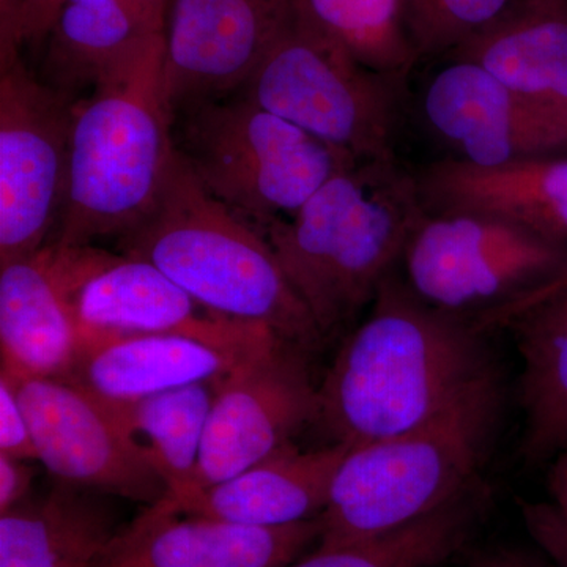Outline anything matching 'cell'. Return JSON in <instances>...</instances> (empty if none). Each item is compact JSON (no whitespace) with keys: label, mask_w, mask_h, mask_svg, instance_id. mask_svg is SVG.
Listing matches in <instances>:
<instances>
[{"label":"cell","mask_w":567,"mask_h":567,"mask_svg":"<svg viewBox=\"0 0 567 567\" xmlns=\"http://www.w3.org/2000/svg\"><path fill=\"white\" fill-rule=\"evenodd\" d=\"M306 357L298 347L274 339L219 380L199 464L183 492L238 475L292 446L295 436L316 424L319 386Z\"/></svg>","instance_id":"10"},{"label":"cell","mask_w":567,"mask_h":567,"mask_svg":"<svg viewBox=\"0 0 567 567\" xmlns=\"http://www.w3.org/2000/svg\"><path fill=\"white\" fill-rule=\"evenodd\" d=\"M520 2L527 3V6L550 7L563 6V3H567V0H520Z\"/></svg>","instance_id":"36"},{"label":"cell","mask_w":567,"mask_h":567,"mask_svg":"<svg viewBox=\"0 0 567 567\" xmlns=\"http://www.w3.org/2000/svg\"><path fill=\"white\" fill-rule=\"evenodd\" d=\"M0 454L21 461H39L31 424L17 386L0 371Z\"/></svg>","instance_id":"28"},{"label":"cell","mask_w":567,"mask_h":567,"mask_svg":"<svg viewBox=\"0 0 567 567\" xmlns=\"http://www.w3.org/2000/svg\"><path fill=\"white\" fill-rule=\"evenodd\" d=\"M476 567H546L537 559L513 548H496L477 561Z\"/></svg>","instance_id":"33"},{"label":"cell","mask_w":567,"mask_h":567,"mask_svg":"<svg viewBox=\"0 0 567 567\" xmlns=\"http://www.w3.org/2000/svg\"><path fill=\"white\" fill-rule=\"evenodd\" d=\"M117 532L103 494L58 481L0 514V567H91Z\"/></svg>","instance_id":"21"},{"label":"cell","mask_w":567,"mask_h":567,"mask_svg":"<svg viewBox=\"0 0 567 567\" xmlns=\"http://www.w3.org/2000/svg\"><path fill=\"white\" fill-rule=\"evenodd\" d=\"M399 84L354 61L292 9L238 93L357 162H394Z\"/></svg>","instance_id":"7"},{"label":"cell","mask_w":567,"mask_h":567,"mask_svg":"<svg viewBox=\"0 0 567 567\" xmlns=\"http://www.w3.org/2000/svg\"><path fill=\"white\" fill-rule=\"evenodd\" d=\"M175 114V147L197 181L260 234L360 163L240 93Z\"/></svg>","instance_id":"6"},{"label":"cell","mask_w":567,"mask_h":567,"mask_svg":"<svg viewBox=\"0 0 567 567\" xmlns=\"http://www.w3.org/2000/svg\"><path fill=\"white\" fill-rule=\"evenodd\" d=\"M219 380L175 388L133 405H110L166 481V495L192 486Z\"/></svg>","instance_id":"24"},{"label":"cell","mask_w":567,"mask_h":567,"mask_svg":"<svg viewBox=\"0 0 567 567\" xmlns=\"http://www.w3.org/2000/svg\"><path fill=\"white\" fill-rule=\"evenodd\" d=\"M21 0H0V54L20 52L18 37L20 25Z\"/></svg>","instance_id":"32"},{"label":"cell","mask_w":567,"mask_h":567,"mask_svg":"<svg viewBox=\"0 0 567 567\" xmlns=\"http://www.w3.org/2000/svg\"><path fill=\"white\" fill-rule=\"evenodd\" d=\"M502 412L496 375L401 434L349 447L336 470L317 546L404 528L475 491Z\"/></svg>","instance_id":"5"},{"label":"cell","mask_w":567,"mask_h":567,"mask_svg":"<svg viewBox=\"0 0 567 567\" xmlns=\"http://www.w3.org/2000/svg\"><path fill=\"white\" fill-rule=\"evenodd\" d=\"M164 29L162 14L121 0H66L43 40L41 81L69 95L95 87Z\"/></svg>","instance_id":"22"},{"label":"cell","mask_w":567,"mask_h":567,"mask_svg":"<svg viewBox=\"0 0 567 567\" xmlns=\"http://www.w3.org/2000/svg\"><path fill=\"white\" fill-rule=\"evenodd\" d=\"M416 182L425 210L495 216L566 245L567 158L536 156L495 167L446 158Z\"/></svg>","instance_id":"18"},{"label":"cell","mask_w":567,"mask_h":567,"mask_svg":"<svg viewBox=\"0 0 567 567\" xmlns=\"http://www.w3.org/2000/svg\"><path fill=\"white\" fill-rule=\"evenodd\" d=\"M494 374L483 331L391 274L317 388L316 425L334 445H364L432 420Z\"/></svg>","instance_id":"1"},{"label":"cell","mask_w":567,"mask_h":567,"mask_svg":"<svg viewBox=\"0 0 567 567\" xmlns=\"http://www.w3.org/2000/svg\"><path fill=\"white\" fill-rule=\"evenodd\" d=\"M401 262L421 301L477 324L565 267L567 246L495 216L425 210Z\"/></svg>","instance_id":"8"},{"label":"cell","mask_w":567,"mask_h":567,"mask_svg":"<svg viewBox=\"0 0 567 567\" xmlns=\"http://www.w3.org/2000/svg\"><path fill=\"white\" fill-rule=\"evenodd\" d=\"M432 132L461 159L495 167L567 148V115L522 95L475 62L451 59L423 100Z\"/></svg>","instance_id":"13"},{"label":"cell","mask_w":567,"mask_h":567,"mask_svg":"<svg viewBox=\"0 0 567 567\" xmlns=\"http://www.w3.org/2000/svg\"><path fill=\"white\" fill-rule=\"evenodd\" d=\"M298 18L365 69L398 82L417 61L404 0H290Z\"/></svg>","instance_id":"25"},{"label":"cell","mask_w":567,"mask_h":567,"mask_svg":"<svg viewBox=\"0 0 567 567\" xmlns=\"http://www.w3.org/2000/svg\"><path fill=\"white\" fill-rule=\"evenodd\" d=\"M66 0H21L18 37L24 43H43Z\"/></svg>","instance_id":"31"},{"label":"cell","mask_w":567,"mask_h":567,"mask_svg":"<svg viewBox=\"0 0 567 567\" xmlns=\"http://www.w3.org/2000/svg\"><path fill=\"white\" fill-rule=\"evenodd\" d=\"M74 107L20 54L0 58V265L31 256L58 233Z\"/></svg>","instance_id":"9"},{"label":"cell","mask_w":567,"mask_h":567,"mask_svg":"<svg viewBox=\"0 0 567 567\" xmlns=\"http://www.w3.org/2000/svg\"><path fill=\"white\" fill-rule=\"evenodd\" d=\"M0 371L17 386L37 456L55 480L147 506L166 496V481L110 405L66 380Z\"/></svg>","instance_id":"11"},{"label":"cell","mask_w":567,"mask_h":567,"mask_svg":"<svg viewBox=\"0 0 567 567\" xmlns=\"http://www.w3.org/2000/svg\"><path fill=\"white\" fill-rule=\"evenodd\" d=\"M320 520L252 528L147 506L91 567H286L319 544Z\"/></svg>","instance_id":"16"},{"label":"cell","mask_w":567,"mask_h":567,"mask_svg":"<svg viewBox=\"0 0 567 567\" xmlns=\"http://www.w3.org/2000/svg\"><path fill=\"white\" fill-rule=\"evenodd\" d=\"M74 317L81 350L132 334L188 336L237 350L278 338L262 324L218 315L155 265L125 254L110 252L81 284L74 297Z\"/></svg>","instance_id":"14"},{"label":"cell","mask_w":567,"mask_h":567,"mask_svg":"<svg viewBox=\"0 0 567 567\" xmlns=\"http://www.w3.org/2000/svg\"><path fill=\"white\" fill-rule=\"evenodd\" d=\"M118 248L218 315L262 324L306 353L322 344L267 238L216 200L178 151L158 200Z\"/></svg>","instance_id":"4"},{"label":"cell","mask_w":567,"mask_h":567,"mask_svg":"<svg viewBox=\"0 0 567 567\" xmlns=\"http://www.w3.org/2000/svg\"><path fill=\"white\" fill-rule=\"evenodd\" d=\"M290 14V0H173L164 84L174 111L237 95Z\"/></svg>","instance_id":"12"},{"label":"cell","mask_w":567,"mask_h":567,"mask_svg":"<svg viewBox=\"0 0 567 567\" xmlns=\"http://www.w3.org/2000/svg\"><path fill=\"white\" fill-rule=\"evenodd\" d=\"M406 24L420 59L451 55L492 28L520 0H404Z\"/></svg>","instance_id":"27"},{"label":"cell","mask_w":567,"mask_h":567,"mask_svg":"<svg viewBox=\"0 0 567 567\" xmlns=\"http://www.w3.org/2000/svg\"><path fill=\"white\" fill-rule=\"evenodd\" d=\"M349 446L292 445L213 486L166 495L164 506L185 516L252 528H279L322 516L336 470Z\"/></svg>","instance_id":"17"},{"label":"cell","mask_w":567,"mask_h":567,"mask_svg":"<svg viewBox=\"0 0 567 567\" xmlns=\"http://www.w3.org/2000/svg\"><path fill=\"white\" fill-rule=\"evenodd\" d=\"M565 284H567V264L565 267L559 268L557 274L551 276V278H548L546 282L540 284L537 289L533 290V292L529 293V298H535L537 295L551 292V290L559 289V287L565 286Z\"/></svg>","instance_id":"34"},{"label":"cell","mask_w":567,"mask_h":567,"mask_svg":"<svg viewBox=\"0 0 567 567\" xmlns=\"http://www.w3.org/2000/svg\"><path fill=\"white\" fill-rule=\"evenodd\" d=\"M424 213L416 177L364 162L262 235L324 339L372 305Z\"/></svg>","instance_id":"2"},{"label":"cell","mask_w":567,"mask_h":567,"mask_svg":"<svg viewBox=\"0 0 567 567\" xmlns=\"http://www.w3.org/2000/svg\"><path fill=\"white\" fill-rule=\"evenodd\" d=\"M121 2L132 3V6L141 7V9L167 18V11H169L173 0H121Z\"/></svg>","instance_id":"35"},{"label":"cell","mask_w":567,"mask_h":567,"mask_svg":"<svg viewBox=\"0 0 567 567\" xmlns=\"http://www.w3.org/2000/svg\"><path fill=\"white\" fill-rule=\"evenodd\" d=\"M259 347L224 349L181 334L122 336L82 349L65 380L104 404L133 405L175 388L223 379Z\"/></svg>","instance_id":"19"},{"label":"cell","mask_w":567,"mask_h":567,"mask_svg":"<svg viewBox=\"0 0 567 567\" xmlns=\"http://www.w3.org/2000/svg\"><path fill=\"white\" fill-rule=\"evenodd\" d=\"M451 59L475 62L514 91L567 115V3L520 2Z\"/></svg>","instance_id":"23"},{"label":"cell","mask_w":567,"mask_h":567,"mask_svg":"<svg viewBox=\"0 0 567 567\" xmlns=\"http://www.w3.org/2000/svg\"><path fill=\"white\" fill-rule=\"evenodd\" d=\"M522 514L529 536L550 559L551 567H567V527L550 503H524Z\"/></svg>","instance_id":"29"},{"label":"cell","mask_w":567,"mask_h":567,"mask_svg":"<svg viewBox=\"0 0 567 567\" xmlns=\"http://www.w3.org/2000/svg\"><path fill=\"white\" fill-rule=\"evenodd\" d=\"M495 327L516 336L524 456L550 461L567 447V284L516 306Z\"/></svg>","instance_id":"20"},{"label":"cell","mask_w":567,"mask_h":567,"mask_svg":"<svg viewBox=\"0 0 567 567\" xmlns=\"http://www.w3.org/2000/svg\"><path fill=\"white\" fill-rule=\"evenodd\" d=\"M28 462L0 454V514L21 505L31 496L35 472Z\"/></svg>","instance_id":"30"},{"label":"cell","mask_w":567,"mask_h":567,"mask_svg":"<svg viewBox=\"0 0 567 567\" xmlns=\"http://www.w3.org/2000/svg\"><path fill=\"white\" fill-rule=\"evenodd\" d=\"M480 505L473 491L404 528L346 546H317L286 567H435L465 546Z\"/></svg>","instance_id":"26"},{"label":"cell","mask_w":567,"mask_h":567,"mask_svg":"<svg viewBox=\"0 0 567 567\" xmlns=\"http://www.w3.org/2000/svg\"><path fill=\"white\" fill-rule=\"evenodd\" d=\"M110 252L52 240L0 265V350L10 374L65 380L80 357L74 297Z\"/></svg>","instance_id":"15"},{"label":"cell","mask_w":567,"mask_h":567,"mask_svg":"<svg viewBox=\"0 0 567 567\" xmlns=\"http://www.w3.org/2000/svg\"><path fill=\"white\" fill-rule=\"evenodd\" d=\"M164 84V35L145 43L76 104L65 203L54 240L87 246L132 233L163 192L177 147Z\"/></svg>","instance_id":"3"}]
</instances>
